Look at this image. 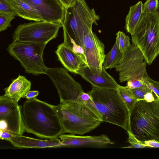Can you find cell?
Returning <instances> with one entry per match:
<instances>
[{"mask_svg":"<svg viewBox=\"0 0 159 159\" xmlns=\"http://www.w3.org/2000/svg\"><path fill=\"white\" fill-rule=\"evenodd\" d=\"M21 113L25 132L48 139L58 138L63 134L55 106L35 98L24 102Z\"/></svg>","mask_w":159,"mask_h":159,"instance_id":"obj_1","label":"cell"},{"mask_svg":"<svg viewBox=\"0 0 159 159\" xmlns=\"http://www.w3.org/2000/svg\"><path fill=\"white\" fill-rule=\"evenodd\" d=\"M55 108L61 122L63 133L82 135L99 126L102 117L91 98L87 100L59 104Z\"/></svg>","mask_w":159,"mask_h":159,"instance_id":"obj_2","label":"cell"},{"mask_svg":"<svg viewBox=\"0 0 159 159\" xmlns=\"http://www.w3.org/2000/svg\"><path fill=\"white\" fill-rule=\"evenodd\" d=\"M128 131L141 142H159V100L137 101L129 113Z\"/></svg>","mask_w":159,"mask_h":159,"instance_id":"obj_3","label":"cell"},{"mask_svg":"<svg viewBox=\"0 0 159 159\" xmlns=\"http://www.w3.org/2000/svg\"><path fill=\"white\" fill-rule=\"evenodd\" d=\"M99 19L94 8L90 9L87 4L76 1L74 6L66 9L64 20L61 24L63 43L71 48L75 43L84 49V36L92 29L93 23L96 24Z\"/></svg>","mask_w":159,"mask_h":159,"instance_id":"obj_4","label":"cell"},{"mask_svg":"<svg viewBox=\"0 0 159 159\" xmlns=\"http://www.w3.org/2000/svg\"><path fill=\"white\" fill-rule=\"evenodd\" d=\"M88 93L103 122L118 126L127 131L129 112L117 89L92 86Z\"/></svg>","mask_w":159,"mask_h":159,"instance_id":"obj_5","label":"cell"},{"mask_svg":"<svg viewBox=\"0 0 159 159\" xmlns=\"http://www.w3.org/2000/svg\"><path fill=\"white\" fill-rule=\"evenodd\" d=\"M133 45L142 53L147 64L151 65L159 55V12L143 13L131 35Z\"/></svg>","mask_w":159,"mask_h":159,"instance_id":"obj_6","label":"cell"},{"mask_svg":"<svg viewBox=\"0 0 159 159\" xmlns=\"http://www.w3.org/2000/svg\"><path fill=\"white\" fill-rule=\"evenodd\" d=\"M46 44L29 42H12L7 51L18 61L27 73L38 75L46 74L48 68L43 59Z\"/></svg>","mask_w":159,"mask_h":159,"instance_id":"obj_7","label":"cell"},{"mask_svg":"<svg viewBox=\"0 0 159 159\" xmlns=\"http://www.w3.org/2000/svg\"><path fill=\"white\" fill-rule=\"evenodd\" d=\"M61 24L34 21L19 25L12 34V42H29L47 44L58 36Z\"/></svg>","mask_w":159,"mask_h":159,"instance_id":"obj_8","label":"cell"},{"mask_svg":"<svg viewBox=\"0 0 159 159\" xmlns=\"http://www.w3.org/2000/svg\"><path fill=\"white\" fill-rule=\"evenodd\" d=\"M147 63L139 49L133 44L123 53L122 58L115 67L119 73L120 82L129 80H143L147 73Z\"/></svg>","mask_w":159,"mask_h":159,"instance_id":"obj_9","label":"cell"},{"mask_svg":"<svg viewBox=\"0 0 159 159\" xmlns=\"http://www.w3.org/2000/svg\"><path fill=\"white\" fill-rule=\"evenodd\" d=\"M47 75L53 82L60 98V103L76 101L84 92L81 85L74 80L67 70L62 67L48 68Z\"/></svg>","mask_w":159,"mask_h":159,"instance_id":"obj_10","label":"cell"},{"mask_svg":"<svg viewBox=\"0 0 159 159\" xmlns=\"http://www.w3.org/2000/svg\"><path fill=\"white\" fill-rule=\"evenodd\" d=\"M0 129L16 135H23L25 132L21 106L4 95L0 97Z\"/></svg>","mask_w":159,"mask_h":159,"instance_id":"obj_11","label":"cell"},{"mask_svg":"<svg viewBox=\"0 0 159 159\" xmlns=\"http://www.w3.org/2000/svg\"><path fill=\"white\" fill-rule=\"evenodd\" d=\"M84 47L88 67L93 72L100 74L105 56V46L92 29L84 38Z\"/></svg>","mask_w":159,"mask_h":159,"instance_id":"obj_12","label":"cell"},{"mask_svg":"<svg viewBox=\"0 0 159 159\" xmlns=\"http://www.w3.org/2000/svg\"><path fill=\"white\" fill-rule=\"evenodd\" d=\"M34 7L38 12L42 21L62 24L66 9L58 0H22Z\"/></svg>","mask_w":159,"mask_h":159,"instance_id":"obj_13","label":"cell"},{"mask_svg":"<svg viewBox=\"0 0 159 159\" xmlns=\"http://www.w3.org/2000/svg\"><path fill=\"white\" fill-rule=\"evenodd\" d=\"M58 138L61 143L60 147H88L101 148L114 144L106 135L82 136L76 134H61Z\"/></svg>","mask_w":159,"mask_h":159,"instance_id":"obj_14","label":"cell"},{"mask_svg":"<svg viewBox=\"0 0 159 159\" xmlns=\"http://www.w3.org/2000/svg\"><path fill=\"white\" fill-rule=\"evenodd\" d=\"M78 74L96 87L117 89L119 85L103 66L100 74L93 72L85 65L81 67Z\"/></svg>","mask_w":159,"mask_h":159,"instance_id":"obj_15","label":"cell"},{"mask_svg":"<svg viewBox=\"0 0 159 159\" xmlns=\"http://www.w3.org/2000/svg\"><path fill=\"white\" fill-rule=\"evenodd\" d=\"M55 52L63 66L71 72L78 74L81 67L85 65L80 56L63 43L58 45Z\"/></svg>","mask_w":159,"mask_h":159,"instance_id":"obj_16","label":"cell"},{"mask_svg":"<svg viewBox=\"0 0 159 159\" xmlns=\"http://www.w3.org/2000/svg\"><path fill=\"white\" fill-rule=\"evenodd\" d=\"M8 141L20 148L60 147L61 140L58 138L43 140L22 135H16Z\"/></svg>","mask_w":159,"mask_h":159,"instance_id":"obj_17","label":"cell"},{"mask_svg":"<svg viewBox=\"0 0 159 159\" xmlns=\"http://www.w3.org/2000/svg\"><path fill=\"white\" fill-rule=\"evenodd\" d=\"M31 83L26 77L19 75L18 77L12 81L8 87L4 89V95L18 102L23 98L31 89Z\"/></svg>","mask_w":159,"mask_h":159,"instance_id":"obj_18","label":"cell"},{"mask_svg":"<svg viewBox=\"0 0 159 159\" xmlns=\"http://www.w3.org/2000/svg\"><path fill=\"white\" fill-rule=\"evenodd\" d=\"M10 2L17 16L28 20L42 21L38 11L28 3L22 0H10Z\"/></svg>","mask_w":159,"mask_h":159,"instance_id":"obj_19","label":"cell"},{"mask_svg":"<svg viewBox=\"0 0 159 159\" xmlns=\"http://www.w3.org/2000/svg\"><path fill=\"white\" fill-rule=\"evenodd\" d=\"M143 4L141 1L131 6L125 19V29L132 35L143 14Z\"/></svg>","mask_w":159,"mask_h":159,"instance_id":"obj_20","label":"cell"},{"mask_svg":"<svg viewBox=\"0 0 159 159\" xmlns=\"http://www.w3.org/2000/svg\"><path fill=\"white\" fill-rule=\"evenodd\" d=\"M122 54L123 53L120 52L117 42L116 40L110 51L105 55L103 66L106 70L115 68L119 64Z\"/></svg>","mask_w":159,"mask_h":159,"instance_id":"obj_21","label":"cell"},{"mask_svg":"<svg viewBox=\"0 0 159 159\" xmlns=\"http://www.w3.org/2000/svg\"><path fill=\"white\" fill-rule=\"evenodd\" d=\"M117 90L127 106L129 113L137 100L131 89L127 86H123L119 85Z\"/></svg>","mask_w":159,"mask_h":159,"instance_id":"obj_22","label":"cell"},{"mask_svg":"<svg viewBox=\"0 0 159 159\" xmlns=\"http://www.w3.org/2000/svg\"><path fill=\"white\" fill-rule=\"evenodd\" d=\"M116 40L117 41L119 49L122 53L125 52L131 45L130 38L123 32L119 31L116 34Z\"/></svg>","mask_w":159,"mask_h":159,"instance_id":"obj_23","label":"cell"},{"mask_svg":"<svg viewBox=\"0 0 159 159\" xmlns=\"http://www.w3.org/2000/svg\"><path fill=\"white\" fill-rule=\"evenodd\" d=\"M145 85L154 94L158 99L159 100V81H156L150 78L146 73L143 78Z\"/></svg>","mask_w":159,"mask_h":159,"instance_id":"obj_24","label":"cell"},{"mask_svg":"<svg viewBox=\"0 0 159 159\" xmlns=\"http://www.w3.org/2000/svg\"><path fill=\"white\" fill-rule=\"evenodd\" d=\"M15 16L12 14L4 12H0V31H3L11 26V21Z\"/></svg>","mask_w":159,"mask_h":159,"instance_id":"obj_25","label":"cell"},{"mask_svg":"<svg viewBox=\"0 0 159 159\" xmlns=\"http://www.w3.org/2000/svg\"><path fill=\"white\" fill-rule=\"evenodd\" d=\"M159 7V0H147L143 5V13H151L157 10Z\"/></svg>","mask_w":159,"mask_h":159,"instance_id":"obj_26","label":"cell"},{"mask_svg":"<svg viewBox=\"0 0 159 159\" xmlns=\"http://www.w3.org/2000/svg\"><path fill=\"white\" fill-rule=\"evenodd\" d=\"M128 138L127 142L130 144L129 146L121 148H143L146 147L142 142L138 140L130 132H127Z\"/></svg>","mask_w":159,"mask_h":159,"instance_id":"obj_27","label":"cell"},{"mask_svg":"<svg viewBox=\"0 0 159 159\" xmlns=\"http://www.w3.org/2000/svg\"><path fill=\"white\" fill-rule=\"evenodd\" d=\"M130 89L138 101L144 100V96L146 94L152 91L146 85L143 87Z\"/></svg>","mask_w":159,"mask_h":159,"instance_id":"obj_28","label":"cell"},{"mask_svg":"<svg viewBox=\"0 0 159 159\" xmlns=\"http://www.w3.org/2000/svg\"><path fill=\"white\" fill-rule=\"evenodd\" d=\"M0 12L9 13L17 16L10 2V0H0Z\"/></svg>","mask_w":159,"mask_h":159,"instance_id":"obj_29","label":"cell"},{"mask_svg":"<svg viewBox=\"0 0 159 159\" xmlns=\"http://www.w3.org/2000/svg\"><path fill=\"white\" fill-rule=\"evenodd\" d=\"M126 84L130 89L143 87L146 86L143 80H129L127 81Z\"/></svg>","mask_w":159,"mask_h":159,"instance_id":"obj_30","label":"cell"},{"mask_svg":"<svg viewBox=\"0 0 159 159\" xmlns=\"http://www.w3.org/2000/svg\"><path fill=\"white\" fill-rule=\"evenodd\" d=\"M16 136V135L9 132L0 129V139H1L9 141Z\"/></svg>","mask_w":159,"mask_h":159,"instance_id":"obj_31","label":"cell"},{"mask_svg":"<svg viewBox=\"0 0 159 159\" xmlns=\"http://www.w3.org/2000/svg\"><path fill=\"white\" fill-rule=\"evenodd\" d=\"M142 142L146 147L159 148V142L154 139L145 141Z\"/></svg>","mask_w":159,"mask_h":159,"instance_id":"obj_32","label":"cell"},{"mask_svg":"<svg viewBox=\"0 0 159 159\" xmlns=\"http://www.w3.org/2000/svg\"><path fill=\"white\" fill-rule=\"evenodd\" d=\"M66 9L73 7L75 4L76 0H58Z\"/></svg>","mask_w":159,"mask_h":159,"instance_id":"obj_33","label":"cell"},{"mask_svg":"<svg viewBox=\"0 0 159 159\" xmlns=\"http://www.w3.org/2000/svg\"><path fill=\"white\" fill-rule=\"evenodd\" d=\"M158 99L154 94L152 91L147 93L145 95L144 100L148 102H152Z\"/></svg>","mask_w":159,"mask_h":159,"instance_id":"obj_34","label":"cell"},{"mask_svg":"<svg viewBox=\"0 0 159 159\" xmlns=\"http://www.w3.org/2000/svg\"><path fill=\"white\" fill-rule=\"evenodd\" d=\"M39 94V92L37 90L29 91L24 96L23 98L27 99H30L36 98Z\"/></svg>","mask_w":159,"mask_h":159,"instance_id":"obj_35","label":"cell"},{"mask_svg":"<svg viewBox=\"0 0 159 159\" xmlns=\"http://www.w3.org/2000/svg\"><path fill=\"white\" fill-rule=\"evenodd\" d=\"M76 1H77L80 2L82 4H86V3L85 1V0H76Z\"/></svg>","mask_w":159,"mask_h":159,"instance_id":"obj_36","label":"cell"}]
</instances>
